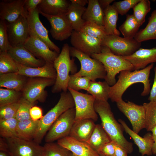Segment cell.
<instances>
[{
	"mask_svg": "<svg viewBox=\"0 0 156 156\" xmlns=\"http://www.w3.org/2000/svg\"><path fill=\"white\" fill-rule=\"evenodd\" d=\"M154 63L150 64L142 69L134 70H124L121 71L118 77V80L110 87L109 99L112 102H117L122 99L125 91L131 86L136 83H142L144 89L141 94L143 96L148 95L151 90L149 79L151 70Z\"/></svg>",
	"mask_w": 156,
	"mask_h": 156,
	"instance_id": "obj_1",
	"label": "cell"
},
{
	"mask_svg": "<svg viewBox=\"0 0 156 156\" xmlns=\"http://www.w3.org/2000/svg\"><path fill=\"white\" fill-rule=\"evenodd\" d=\"M94 107L100 118L101 125L111 140L122 148L127 154L131 153L133 150V144L124 137L123 128L115 119L107 101L95 99Z\"/></svg>",
	"mask_w": 156,
	"mask_h": 156,
	"instance_id": "obj_2",
	"label": "cell"
},
{
	"mask_svg": "<svg viewBox=\"0 0 156 156\" xmlns=\"http://www.w3.org/2000/svg\"><path fill=\"white\" fill-rule=\"evenodd\" d=\"M70 47L68 44H64L61 52L53 62L57 77L52 88L53 93L67 91L69 73H71L73 75L77 73V67L75 59L70 58Z\"/></svg>",
	"mask_w": 156,
	"mask_h": 156,
	"instance_id": "obj_3",
	"label": "cell"
},
{
	"mask_svg": "<svg viewBox=\"0 0 156 156\" xmlns=\"http://www.w3.org/2000/svg\"><path fill=\"white\" fill-rule=\"evenodd\" d=\"M91 57L103 64L106 72L104 79L110 86L116 82V76L118 73L124 70H134L133 65L129 61L123 56L114 54L106 47L102 46L100 53L92 54Z\"/></svg>",
	"mask_w": 156,
	"mask_h": 156,
	"instance_id": "obj_4",
	"label": "cell"
},
{
	"mask_svg": "<svg viewBox=\"0 0 156 156\" xmlns=\"http://www.w3.org/2000/svg\"><path fill=\"white\" fill-rule=\"evenodd\" d=\"M73 97L68 92H63L56 104L39 120L37 133L34 141L39 144L51 126L63 113L68 109L75 107Z\"/></svg>",
	"mask_w": 156,
	"mask_h": 156,
	"instance_id": "obj_5",
	"label": "cell"
},
{
	"mask_svg": "<svg viewBox=\"0 0 156 156\" xmlns=\"http://www.w3.org/2000/svg\"><path fill=\"white\" fill-rule=\"evenodd\" d=\"M70 55L77 58L81 64L79 71L74 75L77 76L88 77L91 81L98 79H105L106 72L102 63L73 47H70Z\"/></svg>",
	"mask_w": 156,
	"mask_h": 156,
	"instance_id": "obj_6",
	"label": "cell"
},
{
	"mask_svg": "<svg viewBox=\"0 0 156 156\" xmlns=\"http://www.w3.org/2000/svg\"><path fill=\"white\" fill-rule=\"evenodd\" d=\"M75 107L70 108L61 115L53 123L45 137L47 143L69 136L75 121Z\"/></svg>",
	"mask_w": 156,
	"mask_h": 156,
	"instance_id": "obj_7",
	"label": "cell"
},
{
	"mask_svg": "<svg viewBox=\"0 0 156 156\" xmlns=\"http://www.w3.org/2000/svg\"><path fill=\"white\" fill-rule=\"evenodd\" d=\"M68 90L71 94L74 101L75 121L85 119L97 121L98 116L94 107L95 98L91 95L80 92L70 88H68Z\"/></svg>",
	"mask_w": 156,
	"mask_h": 156,
	"instance_id": "obj_8",
	"label": "cell"
},
{
	"mask_svg": "<svg viewBox=\"0 0 156 156\" xmlns=\"http://www.w3.org/2000/svg\"><path fill=\"white\" fill-rule=\"evenodd\" d=\"M6 153L10 156H43V146L34 141L23 139L17 137L6 138Z\"/></svg>",
	"mask_w": 156,
	"mask_h": 156,
	"instance_id": "obj_9",
	"label": "cell"
},
{
	"mask_svg": "<svg viewBox=\"0 0 156 156\" xmlns=\"http://www.w3.org/2000/svg\"><path fill=\"white\" fill-rule=\"evenodd\" d=\"M102 46L108 47L114 54L122 56L132 55L140 48L141 43L134 38L115 35H107L102 40Z\"/></svg>",
	"mask_w": 156,
	"mask_h": 156,
	"instance_id": "obj_10",
	"label": "cell"
},
{
	"mask_svg": "<svg viewBox=\"0 0 156 156\" xmlns=\"http://www.w3.org/2000/svg\"><path fill=\"white\" fill-rule=\"evenodd\" d=\"M55 81V79L49 78L30 77L22 91V97L34 103L37 101L44 102L47 96L45 88L54 85Z\"/></svg>",
	"mask_w": 156,
	"mask_h": 156,
	"instance_id": "obj_11",
	"label": "cell"
},
{
	"mask_svg": "<svg viewBox=\"0 0 156 156\" xmlns=\"http://www.w3.org/2000/svg\"><path fill=\"white\" fill-rule=\"evenodd\" d=\"M116 103L118 108L130 121L134 132L138 134L145 128V112L143 105H138L130 101L126 102L122 99Z\"/></svg>",
	"mask_w": 156,
	"mask_h": 156,
	"instance_id": "obj_12",
	"label": "cell"
},
{
	"mask_svg": "<svg viewBox=\"0 0 156 156\" xmlns=\"http://www.w3.org/2000/svg\"><path fill=\"white\" fill-rule=\"evenodd\" d=\"M70 37V43L73 47L90 56L101 51L102 47L101 40L80 31L74 30Z\"/></svg>",
	"mask_w": 156,
	"mask_h": 156,
	"instance_id": "obj_13",
	"label": "cell"
},
{
	"mask_svg": "<svg viewBox=\"0 0 156 156\" xmlns=\"http://www.w3.org/2000/svg\"><path fill=\"white\" fill-rule=\"evenodd\" d=\"M39 14L36 8L33 12L25 15L27 20L29 35L38 38L47 44L51 50L59 54L60 48L50 39L48 31L40 21Z\"/></svg>",
	"mask_w": 156,
	"mask_h": 156,
	"instance_id": "obj_14",
	"label": "cell"
},
{
	"mask_svg": "<svg viewBox=\"0 0 156 156\" xmlns=\"http://www.w3.org/2000/svg\"><path fill=\"white\" fill-rule=\"evenodd\" d=\"M39 12L50 23V32L53 38L62 41L70 37L73 29L66 14L53 16Z\"/></svg>",
	"mask_w": 156,
	"mask_h": 156,
	"instance_id": "obj_15",
	"label": "cell"
},
{
	"mask_svg": "<svg viewBox=\"0 0 156 156\" xmlns=\"http://www.w3.org/2000/svg\"><path fill=\"white\" fill-rule=\"evenodd\" d=\"M7 30L9 43L12 47L23 45L29 36L25 15H21L12 23L7 22Z\"/></svg>",
	"mask_w": 156,
	"mask_h": 156,
	"instance_id": "obj_16",
	"label": "cell"
},
{
	"mask_svg": "<svg viewBox=\"0 0 156 156\" xmlns=\"http://www.w3.org/2000/svg\"><path fill=\"white\" fill-rule=\"evenodd\" d=\"M23 45L36 57L45 62L53 63L59 55L51 50L44 42L35 36H29Z\"/></svg>",
	"mask_w": 156,
	"mask_h": 156,
	"instance_id": "obj_17",
	"label": "cell"
},
{
	"mask_svg": "<svg viewBox=\"0 0 156 156\" xmlns=\"http://www.w3.org/2000/svg\"><path fill=\"white\" fill-rule=\"evenodd\" d=\"M7 52L17 63L25 66L38 67L46 63L36 57L23 45L11 47Z\"/></svg>",
	"mask_w": 156,
	"mask_h": 156,
	"instance_id": "obj_18",
	"label": "cell"
},
{
	"mask_svg": "<svg viewBox=\"0 0 156 156\" xmlns=\"http://www.w3.org/2000/svg\"><path fill=\"white\" fill-rule=\"evenodd\" d=\"M25 0H3L0 3V20L12 23L25 15L24 6Z\"/></svg>",
	"mask_w": 156,
	"mask_h": 156,
	"instance_id": "obj_19",
	"label": "cell"
},
{
	"mask_svg": "<svg viewBox=\"0 0 156 156\" xmlns=\"http://www.w3.org/2000/svg\"><path fill=\"white\" fill-rule=\"evenodd\" d=\"M57 143L77 156H99L87 142L78 141L69 136L58 140Z\"/></svg>",
	"mask_w": 156,
	"mask_h": 156,
	"instance_id": "obj_20",
	"label": "cell"
},
{
	"mask_svg": "<svg viewBox=\"0 0 156 156\" xmlns=\"http://www.w3.org/2000/svg\"><path fill=\"white\" fill-rule=\"evenodd\" d=\"M123 57L132 64L134 70L142 69L149 64L156 62V47L140 48L132 55Z\"/></svg>",
	"mask_w": 156,
	"mask_h": 156,
	"instance_id": "obj_21",
	"label": "cell"
},
{
	"mask_svg": "<svg viewBox=\"0 0 156 156\" xmlns=\"http://www.w3.org/2000/svg\"><path fill=\"white\" fill-rule=\"evenodd\" d=\"M18 73L29 77L47 78L56 80L57 74L53 63L46 62L43 66L33 68L25 66L17 63Z\"/></svg>",
	"mask_w": 156,
	"mask_h": 156,
	"instance_id": "obj_22",
	"label": "cell"
},
{
	"mask_svg": "<svg viewBox=\"0 0 156 156\" xmlns=\"http://www.w3.org/2000/svg\"><path fill=\"white\" fill-rule=\"evenodd\" d=\"M118 121L125 132L130 136L138 146L139 152L142 156L152 154V148L154 141L151 133L148 132L143 138L142 137L131 129L124 121L120 119Z\"/></svg>",
	"mask_w": 156,
	"mask_h": 156,
	"instance_id": "obj_23",
	"label": "cell"
},
{
	"mask_svg": "<svg viewBox=\"0 0 156 156\" xmlns=\"http://www.w3.org/2000/svg\"><path fill=\"white\" fill-rule=\"evenodd\" d=\"M94 122L90 119L75 121L69 136L78 141L86 142L95 128L96 124Z\"/></svg>",
	"mask_w": 156,
	"mask_h": 156,
	"instance_id": "obj_24",
	"label": "cell"
},
{
	"mask_svg": "<svg viewBox=\"0 0 156 156\" xmlns=\"http://www.w3.org/2000/svg\"><path fill=\"white\" fill-rule=\"evenodd\" d=\"M70 3L66 0H42L37 8L39 12L53 16L66 14Z\"/></svg>",
	"mask_w": 156,
	"mask_h": 156,
	"instance_id": "obj_25",
	"label": "cell"
},
{
	"mask_svg": "<svg viewBox=\"0 0 156 156\" xmlns=\"http://www.w3.org/2000/svg\"><path fill=\"white\" fill-rule=\"evenodd\" d=\"M26 77L16 73L0 74V87L22 91L27 80Z\"/></svg>",
	"mask_w": 156,
	"mask_h": 156,
	"instance_id": "obj_26",
	"label": "cell"
},
{
	"mask_svg": "<svg viewBox=\"0 0 156 156\" xmlns=\"http://www.w3.org/2000/svg\"><path fill=\"white\" fill-rule=\"evenodd\" d=\"M87 8L82 16L85 21H90L104 26V13L98 0H88Z\"/></svg>",
	"mask_w": 156,
	"mask_h": 156,
	"instance_id": "obj_27",
	"label": "cell"
},
{
	"mask_svg": "<svg viewBox=\"0 0 156 156\" xmlns=\"http://www.w3.org/2000/svg\"><path fill=\"white\" fill-rule=\"evenodd\" d=\"M103 11L104 27L107 35L119 36L120 31L116 28L119 14L117 11L112 5H110Z\"/></svg>",
	"mask_w": 156,
	"mask_h": 156,
	"instance_id": "obj_28",
	"label": "cell"
},
{
	"mask_svg": "<svg viewBox=\"0 0 156 156\" xmlns=\"http://www.w3.org/2000/svg\"><path fill=\"white\" fill-rule=\"evenodd\" d=\"M39 120L34 121L31 119L18 121L17 137L29 140L34 139L37 132Z\"/></svg>",
	"mask_w": 156,
	"mask_h": 156,
	"instance_id": "obj_29",
	"label": "cell"
},
{
	"mask_svg": "<svg viewBox=\"0 0 156 156\" xmlns=\"http://www.w3.org/2000/svg\"><path fill=\"white\" fill-rule=\"evenodd\" d=\"M86 8L70 3L66 14L74 30L80 31L85 21L82 16Z\"/></svg>",
	"mask_w": 156,
	"mask_h": 156,
	"instance_id": "obj_30",
	"label": "cell"
},
{
	"mask_svg": "<svg viewBox=\"0 0 156 156\" xmlns=\"http://www.w3.org/2000/svg\"><path fill=\"white\" fill-rule=\"evenodd\" d=\"M134 38L141 43L149 40H156V9L149 17L146 26L138 31Z\"/></svg>",
	"mask_w": 156,
	"mask_h": 156,
	"instance_id": "obj_31",
	"label": "cell"
},
{
	"mask_svg": "<svg viewBox=\"0 0 156 156\" xmlns=\"http://www.w3.org/2000/svg\"><path fill=\"white\" fill-rule=\"evenodd\" d=\"M111 141L101 125L98 124L96 125L91 136L86 142L98 153L105 144Z\"/></svg>",
	"mask_w": 156,
	"mask_h": 156,
	"instance_id": "obj_32",
	"label": "cell"
},
{
	"mask_svg": "<svg viewBox=\"0 0 156 156\" xmlns=\"http://www.w3.org/2000/svg\"><path fill=\"white\" fill-rule=\"evenodd\" d=\"M111 86L105 81H91L87 91L95 99L107 101L109 99Z\"/></svg>",
	"mask_w": 156,
	"mask_h": 156,
	"instance_id": "obj_33",
	"label": "cell"
},
{
	"mask_svg": "<svg viewBox=\"0 0 156 156\" xmlns=\"http://www.w3.org/2000/svg\"><path fill=\"white\" fill-rule=\"evenodd\" d=\"M140 26L133 14H128L125 21L119 27V29L124 37L134 38Z\"/></svg>",
	"mask_w": 156,
	"mask_h": 156,
	"instance_id": "obj_34",
	"label": "cell"
},
{
	"mask_svg": "<svg viewBox=\"0 0 156 156\" xmlns=\"http://www.w3.org/2000/svg\"><path fill=\"white\" fill-rule=\"evenodd\" d=\"M80 31L101 40L107 35L104 26L90 21H85Z\"/></svg>",
	"mask_w": 156,
	"mask_h": 156,
	"instance_id": "obj_35",
	"label": "cell"
},
{
	"mask_svg": "<svg viewBox=\"0 0 156 156\" xmlns=\"http://www.w3.org/2000/svg\"><path fill=\"white\" fill-rule=\"evenodd\" d=\"M18 120L15 118L0 120V135L5 138L17 137Z\"/></svg>",
	"mask_w": 156,
	"mask_h": 156,
	"instance_id": "obj_36",
	"label": "cell"
},
{
	"mask_svg": "<svg viewBox=\"0 0 156 156\" xmlns=\"http://www.w3.org/2000/svg\"><path fill=\"white\" fill-rule=\"evenodd\" d=\"M18 72L17 63L7 51L0 52V75Z\"/></svg>",
	"mask_w": 156,
	"mask_h": 156,
	"instance_id": "obj_37",
	"label": "cell"
},
{
	"mask_svg": "<svg viewBox=\"0 0 156 156\" xmlns=\"http://www.w3.org/2000/svg\"><path fill=\"white\" fill-rule=\"evenodd\" d=\"M133 15L140 26L145 22L146 16L151 10L148 0H140L133 8Z\"/></svg>",
	"mask_w": 156,
	"mask_h": 156,
	"instance_id": "obj_38",
	"label": "cell"
},
{
	"mask_svg": "<svg viewBox=\"0 0 156 156\" xmlns=\"http://www.w3.org/2000/svg\"><path fill=\"white\" fill-rule=\"evenodd\" d=\"M142 105L145 112V128L151 131L156 125V101L144 103Z\"/></svg>",
	"mask_w": 156,
	"mask_h": 156,
	"instance_id": "obj_39",
	"label": "cell"
},
{
	"mask_svg": "<svg viewBox=\"0 0 156 156\" xmlns=\"http://www.w3.org/2000/svg\"><path fill=\"white\" fill-rule=\"evenodd\" d=\"M21 92L8 89L0 88V107L18 102L22 97Z\"/></svg>",
	"mask_w": 156,
	"mask_h": 156,
	"instance_id": "obj_40",
	"label": "cell"
},
{
	"mask_svg": "<svg viewBox=\"0 0 156 156\" xmlns=\"http://www.w3.org/2000/svg\"><path fill=\"white\" fill-rule=\"evenodd\" d=\"M91 81L90 79L86 77L77 76L74 74L70 75L68 88L77 91L82 90L87 91Z\"/></svg>",
	"mask_w": 156,
	"mask_h": 156,
	"instance_id": "obj_41",
	"label": "cell"
},
{
	"mask_svg": "<svg viewBox=\"0 0 156 156\" xmlns=\"http://www.w3.org/2000/svg\"><path fill=\"white\" fill-rule=\"evenodd\" d=\"M43 147L44 155L46 156H69L70 153L57 143H47Z\"/></svg>",
	"mask_w": 156,
	"mask_h": 156,
	"instance_id": "obj_42",
	"label": "cell"
},
{
	"mask_svg": "<svg viewBox=\"0 0 156 156\" xmlns=\"http://www.w3.org/2000/svg\"><path fill=\"white\" fill-rule=\"evenodd\" d=\"M31 103L23 97L19 101V105L15 118L18 121L31 119L30 115V110L34 105Z\"/></svg>",
	"mask_w": 156,
	"mask_h": 156,
	"instance_id": "obj_43",
	"label": "cell"
},
{
	"mask_svg": "<svg viewBox=\"0 0 156 156\" xmlns=\"http://www.w3.org/2000/svg\"><path fill=\"white\" fill-rule=\"evenodd\" d=\"M19 105V101L0 107V120L15 118Z\"/></svg>",
	"mask_w": 156,
	"mask_h": 156,
	"instance_id": "obj_44",
	"label": "cell"
},
{
	"mask_svg": "<svg viewBox=\"0 0 156 156\" xmlns=\"http://www.w3.org/2000/svg\"><path fill=\"white\" fill-rule=\"evenodd\" d=\"M10 45L7 30V22L5 20H0V52L8 51Z\"/></svg>",
	"mask_w": 156,
	"mask_h": 156,
	"instance_id": "obj_45",
	"label": "cell"
},
{
	"mask_svg": "<svg viewBox=\"0 0 156 156\" xmlns=\"http://www.w3.org/2000/svg\"><path fill=\"white\" fill-rule=\"evenodd\" d=\"M140 0H124L118 1H114L112 5L119 14L125 15L131 8L138 3Z\"/></svg>",
	"mask_w": 156,
	"mask_h": 156,
	"instance_id": "obj_46",
	"label": "cell"
},
{
	"mask_svg": "<svg viewBox=\"0 0 156 156\" xmlns=\"http://www.w3.org/2000/svg\"><path fill=\"white\" fill-rule=\"evenodd\" d=\"M116 144L114 142L111 141L105 144L98 153H101L106 156H114Z\"/></svg>",
	"mask_w": 156,
	"mask_h": 156,
	"instance_id": "obj_47",
	"label": "cell"
},
{
	"mask_svg": "<svg viewBox=\"0 0 156 156\" xmlns=\"http://www.w3.org/2000/svg\"><path fill=\"white\" fill-rule=\"evenodd\" d=\"M42 0H25L24 8L25 14L33 12Z\"/></svg>",
	"mask_w": 156,
	"mask_h": 156,
	"instance_id": "obj_48",
	"label": "cell"
},
{
	"mask_svg": "<svg viewBox=\"0 0 156 156\" xmlns=\"http://www.w3.org/2000/svg\"><path fill=\"white\" fill-rule=\"evenodd\" d=\"M30 115L31 119L36 121L41 119L43 117L42 111L39 107L33 106L30 109Z\"/></svg>",
	"mask_w": 156,
	"mask_h": 156,
	"instance_id": "obj_49",
	"label": "cell"
},
{
	"mask_svg": "<svg viewBox=\"0 0 156 156\" xmlns=\"http://www.w3.org/2000/svg\"><path fill=\"white\" fill-rule=\"evenodd\" d=\"M154 76L153 84L150 92L148 98L150 101H156V66L154 68Z\"/></svg>",
	"mask_w": 156,
	"mask_h": 156,
	"instance_id": "obj_50",
	"label": "cell"
},
{
	"mask_svg": "<svg viewBox=\"0 0 156 156\" xmlns=\"http://www.w3.org/2000/svg\"><path fill=\"white\" fill-rule=\"evenodd\" d=\"M127 153L122 148L116 144L115 148L114 156H128Z\"/></svg>",
	"mask_w": 156,
	"mask_h": 156,
	"instance_id": "obj_51",
	"label": "cell"
},
{
	"mask_svg": "<svg viewBox=\"0 0 156 156\" xmlns=\"http://www.w3.org/2000/svg\"><path fill=\"white\" fill-rule=\"evenodd\" d=\"M99 3L102 9L104 10L108 6L110 5V4L115 1L114 0H98Z\"/></svg>",
	"mask_w": 156,
	"mask_h": 156,
	"instance_id": "obj_52",
	"label": "cell"
},
{
	"mask_svg": "<svg viewBox=\"0 0 156 156\" xmlns=\"http://www.w3.org/2000/svg\"><path fill=\"white\" fill-rule=\"evenodd\" d=\"M70 1L71 3L84 7L86 4H88V0H70Z\"/></svg>",
	"mask_w": 156,
	"mask_h": 156,
	"instance_id": "obj_53",
	"label": "cell"
},
{
	"mask_svg": "<svg viewBox=\"0 0 156 156\" xmlns=\"http://www.w3.org/2000/svg\"><path fill=\"white\" fill-rule=\"evenodd\" d=\"M151 131L152 132L151 133L154 141L156 139V125L151 129Z\"/></svg>",
	"mask_w": 156,
	"mask_h": 156,
	"instance_id": "obj_54",
	"label": "cell"
},
{
	"mask_svg": "<svg viewBox=\"0 0 156 156\" xmlns=\"http://www.w3.org/2000/svg\"><path fill=\"white\" fill-rule=\"evenodd\" d=\"M152 153L156 155V139L154 140L152 148Z\"/></svg>",
	"mask_w": 156,
	"mask_h": 156,
	"instance_id": "obj_55",
	"label": "cell"
},
{
	"mask_svg": "<svg viewBox=\"0 0 156 156\" xmlns=\"http://www.w3.org/2000/svg\"><path fill=\"white\" fill-rule=\"evenodd\" d=\"M5 152L1 151L0 152V156H8Z\"/></svg>",
	"mask_w": 156,
	"mask_h": 156,
	"instance_id": "obj_56",
	"label": "cell"
},
{
	"mask_svg": "<svg viewBox=\"0 0 156 156\" xmlns=\"http://www.w3.org/2000/svg\"><path fill=\"white\" fill-rule=\"evenodd\" d=\"M69 156H77L74 155L70 152Z\"/></svg>",
	"mask_w": 156,
	"mask_h": 156,
	"instance_id": "obj_57",
	"label": "cell"
},
{
	"mask_svg": "<svg viewBox=\"0 0 156 156\" xmlns=\"http://www.w3.org/2000/svg\"><path fill=\"white\" fill-rule=\"evenodd\" d=\"M99 154V156H106L101 153H98Z\"/></svg>",
	"mask_w": 156,
	"mask_h": 156,
	"instance_id": "obj_58",
	"label": "cell"
},
{
	"mask_svg": "<svg viewBox=\"0 0 156 156\" xmlns=\"http://www.w3.org/2000/svg\"><path fill=\"white\" fill-rule=\"evenodd\" d=\"M43 156H46L44 155H43Z\"/></svg>",
	"mask_w": 156,
	"mask_h": 156,
	"instance_id": "obj_59",
	"label": "cell"
}]
</instances>
